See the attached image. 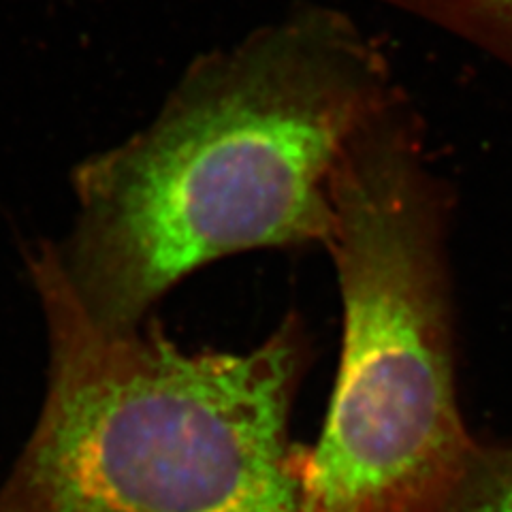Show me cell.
<instances>
[{
  "label": "cell",
  "instance_id": "cell-1",
  "mask_svg": "<svg viewBox=\"0 0 512 512\" xmlns=\"http://www.w3.org/2000/svg\"><path fill=\"white\" fill-rule=\"evenodd\" d=\"M395 94L376 43L325 7L201 56L146 128L73 171V227L47 242L62 280L94 323L131 329L207 263L327 246L348 141Z\"/></svg>",
  "mask_w": 512,
  "mask_h": 512
},
{
  "label": "cell",
  "instance_id": "cell-2",
  "mask_svg": "<svg viewBox=\"0 0 512 512\" xmlns=\"http://www.w3.org/2000/svg\"><path fill=\"white\" fill-rule=\"evenodd\" d=\"M28 265L50 370L0 512H301L308 448L291 414L308 338L295 316L248 352H190L143 325L94 323L47 244Z\"/></svg>",
  "mask_w": 512,
  "mask_h": 512
},
{
  "label": "cell",
  "instance_id": "cell-3",
  "mask_svg": "<svg viewBox=\"0 0 512 512\" xmlns=\"http://www.w3.org/2000/svg\"><path fill=\"white\" fill-rule=\"evenodd\" d=\"M448 203L402 96L350 137L333 180L344 344L301 512H444L476 440L455 387Z\"/></svg>",
  "mask_w": 512,
  "mask_h": 512
},
{
  "label": "cell",
  "instance_id": "cell-4",
  "mask_svg": "<svg viewBox=\"0 0 512 512\" xmlns=\"http://www.w3.org/2000/svg\"><path fill=\"white\" fill-rule=\"evenodd\" d=\"M476 45L512 71V0H380Z\"/></svg>",
  "mask_w": 512,
  "mask_h": 512
},
{
  "label": "cell",
  "instance_id": "cell-5",
  "mask_svg": "<svg viewBox=\"0 0 512 512\" xmlns=\"http://www.w3.org/2000/svg\"><path fill=\"white\" fill-rule=\"evenodd\" d=\"M444 512H512V446L476 442Z\"/></svg>",
  "mask_w": 512,
  "mask_h": 512
}]
</instances>
